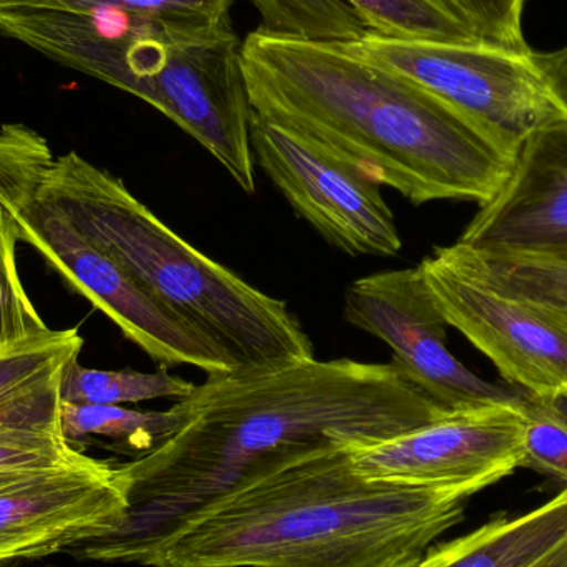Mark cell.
Listing matches in <instances>:
<instances>
[{"instance_id":"obj_23","label":"cell","mask_w":567,"mask_h":567,"mask_svg":"<svg viewBox=\"0 0 567 567\" xmlns=\"http://www.w3.org/2000/svg\"><path fill=\"white\" fill-rule=\"evenodd\" d=\"M17 241L20 239L16 219L0 205V346L49 329L30 302L17 272Z\"/></svg>"},{"instance_id":"obj_24","label":"cell","mask_w":567,"mask_h":567,"mask_svg":"<svg viewBox=\"0 0 567 567\" xmlns=\"http://www.w3.org/2000/svg\"><path fill=\"white\" fill-rule=\"evenodd\" d=\"M525 462L523 468L536 470L567 485V420L549 399L526 395Z\"/></svg>"},{"instance_id":"obj_31","label":"cell","mask_w":567,"mask_h":567,"mask_svg":"<svg viewBox=\"0 0 567 567\" xmlns=\"http://www.w3.org/2000/svg\"><path fill=\"white\" fill-rule=\"evenodd\" d=\"M0 567H20V566H19V563H17V561H6V563H0ZM47 567H52V566H47Z\"/></svg>"},{"instance_id":"obj_22","label":"cell","mask_w":567,"mask_h":567,"mask_svg":"<svg viewBox=\"0 0 567 567\" xmlns=\"http://www.w3.org/2000/svg\"><path fill=\"white\" fill-rule=\"evenodd\" d=\"M55 162L49 143L22 123L0 126V205L10 213L32 203Z\"/></svg>"},{"instance_id":"obj_32","label":"cell","mask_w":567,"mask_h":567,"mask_svg":"<svg viewBox=\"0 0 567 567\" xmlns=\"http://www.w3.org/2000/svg\"><path fill=\"white\" fill-rule=\"evenodd\" d=\"M2 2H7V0H0V3H2Z\"/></svg>"},{"instance_id":"obj_20","label":"cell","mask_w":567,"mask_h":567,"mask_svg":"<svg viewBox=\"0 0 567 567\" xmlns=\"http://www.w3.org/2000/svg\"><path fill=\"white\" fill-rule=\"evenodd\" d=\"M261 27L282 35L347 43L372 35V27L347 0H251Z\"/></svg>"},{"instance_id":"obj_8","label":"cell","mask_w":567,"mask_h":567,"mask_svg":"<svg viewBox=\"0 0 567 567\" xmlns=\"http://www.w3.org/2000/svg\"><path fill=\"white\" fill-rule=\"evenodd\" d=\"M13 219L20 241L37 249L76 292L159 365L196 367L208 375L236 370L215 342L153 299L52 205L37 196L13 212Z\"/></svg>"},{"instance_id":"obj_28","label":"cell","mask_w":567,"mask_h":567,"mask_svg":"<svg viewBox=\"0 0 567 567\" xmlns=\"http://www.w3.org/2000/svg\"><path fill=\"white\" fill-rule=\"evenodd\" d=\"M535 567H567V542L561 548L556 549L551 556L543 559V561Z\"/></svg>"},{"instance_id":"obj_29","label":"cell","mask_w":567,"mask_h":567,"mask_svg":"<svg viewBox=\"0 0 567 567\" xmlns=\"http://www.w3.org/2000/svg\"><path fill=\"white\" fill-rule=\"evenodd\" d=\"M425 553H413V555L400 556V558L392 559V561L386 563V565L382 567H420Z\"/></svg>"},{"instance_id":"obj_6","label":"cell","mask_w":567,"mask_h":567,"mask_svg":"<svg viewBox=\"0 0 567 567\" xmlns=\"http://www.w3.org/2000/svg\"><path fill=\"white\" fill-rule=\"evenodd\" d=\"M395 70L472 120L518 159L536 133L566 125L567 105L529 52L492 45L363 37L342 43Z\"/></svg>"},{"instance_id":"obj_5","label":"cell","mask_w":567,"mask_h":567,"mask_svg":"<svg viewBox=\"0 0 567 567\" xmlns=\"http://www.w3.org/2000/svg\"><path fill=\"white\" fill-rule=\"evenodd\" d=\"M37 196L153 299L205 333L236 369L313 359L312 340L284 300L193 248L122 179L79 153L55 158Z\"/></svg>"},{"instance_id":"obj_27","label":"cell","mask_w":567,"mask_h":567,"mask_svg":"<svg viewBox=\"0 0 567 567\" xmlns=\"http://www.w3.org/2000/svg\"><path fill=\"white\" fill-rule=\"evenodd\" d=\"M533 56L567 105V43L555 52H535L533 50Z\"/></svg>"},{"instance_id":"obj_25","label":"cell","mask_w":567,"mask_h":567,"mask_svg":"<svg viewBox=\"0 0 567 567\" xmlns=\"http://www.w3.org/2000/svg\"><path fill=\"white\" fill-rule=\"evenodd\" d=\"M458 22L486 45L529 52L523 35L525 0H439Z\"/></svg>"},{"instance_id":"obj_4","label":"cell","mask_w":567,"mask_h":567,"mask_svg":"<svg viewBox=\"0 0 567 567\" xmlns=\"http://www.w3.org/2000/svg\"><path fill=\"white\" fill-rule=\"evenodd\" d=\"M0 33L150 103L212 153L243 192H256L252 110L235 29L192 33L112 9L0 6Z\"/></svg>"},{"instance_id":"obj_7","label":"cell","mask_w":567,"mask_h":567,"mask_svg":"<svg viewBox=\"0 0 567 567\" xmlns=\"http://www.w3.org/2000/svg\"><path fill=\"white\" fill-rule=\"evenodd\" d=\"M450 327L492 360L508 385L538 399L567 395V309L503 292L470 268L455 246L422 262Z\"/></svg>"},{"instance_id":"obj_19","label":"cell","mask_w":567,"mask_h":567,"mask_svg":"<svg viewBox=\"0 0 567 567\" xmlns=\"http://www.w3.org/2000/svg\"><path fill=\"white\" fill-rule=\"evenodd\" d=\"M0 6L82 12L112 9L126 16L162 23L182 32L209 33L235 29L233 0H7Z\"/></svg>"},{"instance_id":"obj_10","label":"cell","mask_w":567,"mask_h":567,"mask_svg":"<svg viewBox=\"0 0 567 567\" xmlns=\"http://www.w3.org/2000/svg\"><path fill=\"white\" fill-rule=\"evenodd\" d=\"M523 400L452 412L396 439L353 449V468L375 482L476 495L523 468Z\"/></svg>"},{"instance_id":"obj_17","label":"cell","mask_w":567,"mask_h":567,"mask_svg":"<svg viewBox=\"0 0 567 567\" xmlns=\"http://www.w3.org/2000/svg\"><path fill=\"white\" fill-rule=\"evenodd\" d=\"M460 258L503 292L567 309V251L480 252L456 241Z\"/></svg>"},{"instance_id":"obj_14","label":"cell","mask_w":567,"mask_h":567,"mask_svg":"<svg viewBox=\"0 0 567 567\" xmlns=\"http://www.w3.org/2000/svg\"><path fill=\"white\" fill-rule=\"evenodd\" d=\"M82 347L76 327L0 346V435H63V375Z\"/></svg>"},{"instance_id":"obj_2","label":"cell","mask_w":567,"mask_h":567,"mask_svg":"<svg viewBox=\"0 0 567 567\" xmlns=\"http://www.w3.org/2000/svg\"><path fill=\"white\" fill-rule=\"evenodd\" d=\"M243 69L256 115L412 205L485 206L512 178L516 156L472 120L342 43L259 27Z\"/></svg>"},{"instance_id":"obj_11","label":"cell","mask_w":567,"mask_h":567,"mask_svg":"<svg viewBox=\"0 0 567 567\" xmlns=\"http://www.w3.org/2000/svg\"><path fill=\"white\" fill-rule=\"evenodd\" d=\"M251 146L290 208L330 246L353 258H395L402 251L395 218L379 185L255 112Z\"/></svg>"},{"instance_id":"obj_18","label":"cell","mask_w":567,"mask_h":567,"mask_svg":"<svg viewBox=\"0 0 567 567\" xmlns=\"http://www.w3.org/2000/svg\"><path fill=\"white\" fill-rule=\"evenodd\" d=\"M195 383L169 375L166 370L155 373L136 370L86 369L72 360L62 383V402L73 405H123L155 399H185Z\"/></svg>"},{"instance_id":"obj_21","label":"cell","mask_w":567,"mask_h":567,"mask_svg":"<svg viewBox=\"0 0 567 567\" xmlns=\"http://www.w3.org/2000/svg\"><path fill=\"white\" fill-rule=\"evenodd\" d=\"M372 27L390 39L486 45L439 0H347Z\"/></svg>"},{"instance_id":"obj_16","label":"cell","mask_w":567,"mask_h":567,"mask_svg":"<svg viewBox=\"0 0 567 567\" xmlns=\"http://www.w3.org/2000/svg\"><path fill=\"white\" fill-rule=\"evenodd\" d=\"M185 420L186 409L182 400L165 412H142L122 405L62 403L63 436L76 449L89 439H109L116 450L142 456L178 432Z\"/></svg>"},{"instance_id":"obj_26","label":"cell","mask_w":567,"mask_h":567,"mask_svg":"<svg viewBox=\"0 0 567 567\" xmlns=\"http://www.w3.org/2000/svg\"><path fill=\"white\" fill-rule=\"evenodd\" d=\"M83 450L63 435H0V485L75 462Z\"/></svg>"},{"instance_id":"obj_30","label":"cell","mask_w":567,"mask_h":567,"mask_svg":"<svg viewBox=\"0 0 567 567\" xmlns=\"http://www.w3.org/2000/svg\"><path fill=\"white\" fill-rule=\"evenodd\" d=\"M553 405L559 410L563 416L567 420V395L558 396V399L551 400Z\"/></svg>"},{"instance_id":"obj_13","label":"cell","mask_w":567,"mask_h":567,"mask_svg":"<svg viewBox=\"0 0 567 567\" xmlns=\"http://www.w3.org/2000/svg\"><path fill=\"white\" fill-rule=\"evenodd\" d=\"M480 252L567 251V123L536 133L458 239Z\"/></svg>"},{"instance_id":"obj_15","label":"cell","mask_w":567,"mask_h":567,"mask_svg":"<svg viewBox=\"0 0 567 567\" xmlns=\"http://www.w3.org/2000/svg\"><path fill=\"white\" fill-rule=\"evenodd\" d=\"M567 542V488L532 512L502 515L426 549L420 567H535Z\"/></svg>"},{"instance_id":"obj_3","label":"cell","mask_w":567,"mask_h":567,"mask_svg":"<svg viewBox=\"0 0 567 567\" xmlns=\"http://www.w3.org/2000/svg\"><path fill=\"white\" fill-rule=\"evenodd\" d=\"M352 450L284 463L138 542L69 553L145 567H382L465 518V489L365 478Z\"/></svg>"},{"instance_id":"obj_12","label":"cell","mask_w":567,"mask_h":567,"mask_svg":"<svg viewBox=\"0 0 567 567\" xmlns=\"http://www.w3.org/2000/svg\"><path fill=\"white\" fill-rule=\"evenodd\" d=\"M130 503L118 466L75 462L0 485V563L39 559L115 532Z\"/></svg>"},{"instance_id":"obj_1","label":"cell","mask_w":567,"mask_h":567,"mask_svg":"<svg viewBox=\"0 0 567 567\" xmlns=\"http://www.w3.org/2000/svg\"><path fill=\"white\" fill-rule=\"evenodd\" d=\"M186 420L118 466L130 509L118 529L72 549L138 542L196 506L327 449H365L449 415L390 363L293 360L213 373L182 399Z\"/></svg>"},{"instance_id":"obj_9","label":"cell","mask_w":567,"mask_h":567,"mask_svg":"<svg viewBox=\"0 0 567 567\" xmlns=\"http://www.w3.org/2000/svg\"><path fill=\"white\" fill-rule=\"evenodd\" d=\"M343 319L385 342L400 373L446 412L522 402L526 396L515 386L482 379L450 352L449 322L420 265L350 284L343 299Z\"/></svg>"}]
</instances>
